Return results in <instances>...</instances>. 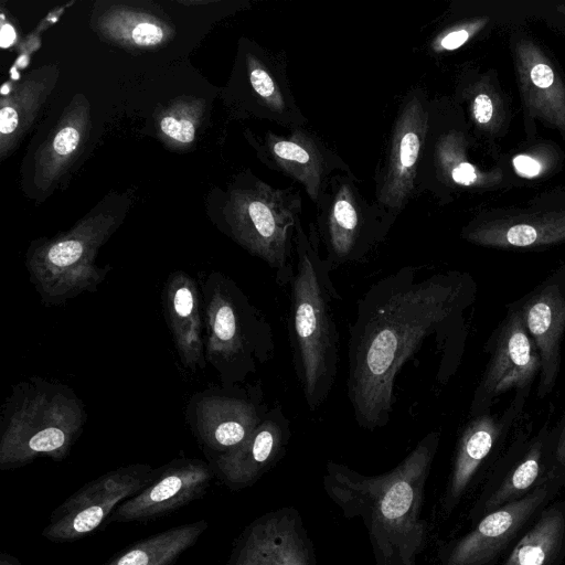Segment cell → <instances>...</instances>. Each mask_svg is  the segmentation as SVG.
<instances>
[{
  "mask_svg": "<svg viewBox=\"0 0 565 565\" xmlns=\"http://www.w3.org/2000/svg\"><path fill=\"white\" fill-rule=\"evenodd\" d=\"M439 441L440 431L428 433L395 468L376 476L327 462L323 489L347 519L362 520L375 565H416L426 547L422 510Z\"/></svg>",
  "mask_w": 565,
  "mask_h": 565,
  "instance_id": "7a4b0ae2",
  "label": "cell"
},
{
  "mask_svg": "<svg viewBox=\"0 0 565 565\" xmlns=\"http://www.w3.org/2000/svg\"><path fill=\"white\" fill-rule=\"evenodd\" d=\"M513 166L518 173L529 178L540 174L542 170V166L536 159L525 154L514 157Z\"/></svg>",
  "mask_w": 565,
  "mask_h": 565,
  "instance_id": "e575fe53",
  "label": "cell"
},
{
  "mask_svg": "<svg viewBox=\"0 0 565 565\" xmlns=\"http://www.w3.org/2000/svg\"><path fill=\"white\" fill-rule=\"evenodd\" d=\"M546 480L565 487V411L546 436Z\"/></svg>",
  "mask_w": 565,
  "mask_h": 565,
  "instance_id": "1f68e13d",
  "label": "cell"
},
{
  "mask_svg": "<svg viewBox=\"0 0 565 565\" xmlns=\"http://www.w3.org/2000/svg\"><path fill=\"white\" fill-rule=\"evenodd\" d=\"M90 129L89 100L84 94H76L38 149L33 182L39 190L52 189L65 175L88 140Z\"/></svg>",
  "mask_w": 565,
  "mask_h": 565,
  "instance_id": "44dd1931",
  "label": "cell"
},
{
  "mask_svg": "<svg viewBox=\"0 0 565 565\" xmlns=\"http://www.w3.org/2000/svg\"><path fill=\"white\" fill-rule=\"evenodd\" d=\"M196 430L203 443L213 450L226 452L242 444L262 422L259 413L249 401L210 396L196 406Z\"/></svg>",
  "mask_w": 565,
  "mask_h": 565,
  "instance_id": "cb8c5ba5",
  "label": "cell"
},
{
  "mask_svg": "<svg viewBox=\"0 0 565 565\" xmlns=\"http://www.w3.org/2000/svg\"><path fill=\"white\" fill-rule=\"evenodd\" d=\"M222 211L228 235L273 268L280 286L289 284L301 212L299 190L274 188L253 173H245L228 190Z\"/></svg>",
  "mask_w": 565,
  "mask_h": 565,
  "instance_id": "277c9868",
  "label": "cell"
},
{
  "mask_svg": "<svg viewBox=\"0 0 565 565\" xmlns=\"http://www.w3.org/2000/svg\"><path fill=\"white\" fill-rule=\"evenodd\" d=\"M214 470L200 459L180 458L158 469L137 494L125 500L108 518L111 522H147L168 515L202 497Z\"/></svg>",
  "mask_w": 565,
  "mask_h": 565,
  "instance_id": "ac0fdd59",
  "label": "cell"
},
{
  "mask_svg": "<svg viewBox=\"0 0 565 565\" xmlns=\"http://www.w3.org/2000/svg\"><path fill=\"white\" fill-rule=\"evenodd\" d=\"M205 520L181 524L140 540L104 565H172L207 530Z\"/></svg>",
  "mask_w": 565,
  "mask_h": 565,
  "instance_id": "f1b7e54d",
  "label": "cell"
},
{
  "mask_svg": "<svg viewBox=\"0 0 565 565\" xmlns=\"http://www.w3.org/2000/svg\"><path fill=\"white\" fill-rule=\"evenodd\" d=\"M548 422L536 433H520L497 458L468 513L475 524L479 519L516 501L546 482V436Z\"/></svg>",
  "mask_w": 565,
  "mask_h": 565,
  "instance_id": "9a60e30c",
  "label": "cell"
},
{
  "mask_svg": "<svg viewBox=\"0 0 565 565\" xmlns=\"http://www.w3.org/2000/svg\"><path fill=\"white\" fill-rule=\"evenodd\" d=\"M463 237L476 245L497 248H535L565 241V213L471 225Z\"/></svg>",
  "mask_w": 565,
  "mask_h": 565,
  "instance_id": "d4e9b609",
  "label": "cell"
},
{
  "mask_svg": "<svg viewBox=\"0 0 565 565\" xmlns=\"http://www.w3.org/2000/svg\"><path fill=\"white\" fill-rule=\"evenodd\" d=\"M521 90L527 107L548 124L565 131V86L531 41L515 46Z\"/></svg>",
  "mask_w": 565,
  "mask_h": 565,
  "instance_id": "603a6c76",
  "label": "cell"
},
{
  "mask_svg": "<svg viewBox=\"0 0 565 565\" xmlns=\"http://www.w3.org/2000/svg\"><path fill=\"white\" fill-rule=\"evenodd\" d=\"M556 9L561 14L565 15V4H559Z\"/></svg>",
  "mask_w": 565,
  "mask_h": 565,
  "instance_id": "8d00e7d4",
  "label": "cell"
},
{
  "mask_svg": "<svg viewBox=\"0 0 565 565\" xmlns=\"http://www.w3.org/2000/svg\"><path fill=\"white\" fill-rule=\"evenodd\" d=\"M461 138L449 132L441 135L434 148V163L437 177L446 183L472 186L484 182V175L476 166L466 160Z\"/></svg>",
  "mask_w": 565,
  "mask_h": 565,
  "instance_id": "4dcf8cb0",
  "label": "cell"
},
{
  "mask_svg": "<svg viewBox=\"0 0 565 565\" xmlns=\"http://www.w3.org/2000/svg\"><path fill=\"white\" fill-rule=\"evenodd\" d=\"M316 207L315 225L326 252L323 257L332 270L365 262L397 217L376 202H369L354 174L344 172L331 177Z\"/></svg>",
  "mask_w": 565,
  "mask_h": 565,
  "instance_id": "8992f818",
  "label": "cell"
},
{
  "mask_svg": "<svg viewBox=\"0 0 565 565\" xmlns=\"http://www.w3.org/2000/svg\"><path fill=\"white\" fill-rule=\"evenodd\" d=\"M0 565H23L18 558L11 554L2 552L0 554Z\"/></svg>",
  "mask_w": 565,
  "mask_h": 565,
  "instance_id": "d590c367",
  "label": "cell"
},
{
  "mask_svg": "<svg viewBox=\"0 0 565 565\" xmlns=\"http://www.w3.org/2000/svg\"><path fill=\"white\" fill-rule=\"evenodd\" d=\"M289 438V420L276 406L242 444L216 458L218 477L233 490L253 486L285 455Z\"/></svg>",
  "mask_w": 565,
  "mask_h": 565,
  "instance_id": "ffe728a7",
  "label": "cell"
},
{
  "mask_svg": "<svg viewBox=\"0 0 565 565\" xmlns=\"http://www.w3.org/2000/svg\"><path fill=\"white\" fill-rule=\"evenodd\" d=\"M83 409L53 387L34 390L12 413L0 441V468H18L40 456L63 459L78 437Z\"/></svg>",
  "mask_w": 565,
  "mask_h": 565,
  "instance_id": "52a82bcc",
  "label": "cell"
},
{
  "mask_svg": "<svg viewBox=\"0 0 565 565\" xmlns=\"http://www.w3.org/2000/svg\"><path fill=\"white\" fill-rule=\"evenodd\" d=\"M227 565H317L298 510L282 507L252 521L235 541Z\"/></svg>",
  "mask_w": 565,
  "mask_h": 565,
  "instance_id": "2e32d148",
  "label": "cell"
},
{
  "mask_svg": "<svg viewBox=\"0 0 565 565\" xmlns=\"http://www.w3.org/2000/svg\"><path fill=\"white\" fill-rule=\"evenodd\" d=\"M320 247L315 223L306 232L299 218L294 237L296 266L289 281L288 331L295 372L311 412L330 395L339 363L333 302L340 296Z\"/></svg>",
  "mask_w": 565,
  "mask_h": 565,
  "instance_id": "3957f363",
  "label": "cell"
},
{
  "mask_svg": "<svg viewBox=\"0 0 565 565\" xmlns=\"http://www.w3.org/2000/svg\"><path fill=\"white\" fill-rule=\"evenodd\" d=\"M559 491L557 484L546 481L527 495L486 514L470 531L440 548V565H497Z\"/></svg>",
  "mask_w": 565,
  "mask_h": 565,
  "instance_id": "7c38bea8",
  "label": "cell"
},
{
  "mask_svg": "<svg viewBox=\"0 0 565 565\" xmlns=\"http://www.w3.org/2000/svg\"><path fill=\"white\" fill-rule=\"evenodd\" d=\"M60 76L57 64L31 71L0 102V159L10 156L25 136Z\"/></svg>",
  "mask_w": 565,
  "mask_h": 565,
  "instance_id": "7402d4cb",
  "label": "cell"
},
{
  "mask_svg": "<svg viewBox=\"0 0 565 565\" xmlns=\"http://www.w3.org/2000/svg\"><path fill=\"white\" fill-rule=\"evenodd\" d=\"M518 302L540 355L536 396L544 399L556 386L561 371L565 335V265L546 276Z\"/></svg>",
  "mask_w": 565,
  "mask_h": 565,
  "instance_id": "e0dca14e",
  "label": "cell"
},
{
  "mask_svg": "<svg viewBox=\"0 0 565 565\" xmlns=\"http://www.w3.org/2000/svg\"><path fill=\"white\" fill-rule=\"evenodd\" d=\"M477 289L468 273L424 276L419 267L405 266L362 296L350 327L347 374L348 397L361 428L387 425L397 373L430 338L461 360L466 313Z\"/></svg>",
  "mask_w": 565,
  "mask_h": 565,
  "instance_id": "6da1fadb",
  "label": "cell"
},
{
  "mask_svg": "<svg viewBox=\"0 0 565 565\" xmlns=\"http://www.w3.org/2000/svg\"><path fill=\"white\" fill-rule=\"evenodd\" d=\"M169 327L182 362L195 367L202 361L203 341L198 294L193 280L184 275H174L164 296Z\"/></svg>",
  "mask_w": 565,
  "mask_h": 565,
  "instance_id": "83f0119b",
  "label": "cell"
},
{
  "mask_svg": "<svg viewBox=\"0 0 565 565\" xmlns=\"http://www.w3.org/2000/svg\"><path fill=\"white\" fill-rule=\"evenodd\" d=\"M484 351L489 360L473 392L469 417L491 411L510 390L531 392L539 376L540 355L526 330L518 300L508 306L504 318L490 334Z\"/></svg>",
  "mask_w": 565,
  "mask_h": 565,
  "instance_id": "9c48e42d",
  "label": "cell"
},
{
  "mask_svg": "<svg viewBox=\"0 0 565 565\" xmlns=\"http://www.w3.org/2000/svg\"><path fill=\"white\" fill-rule=\"evenodd\" d=\"M486 23V19H477L460 25L451 26L435 36L430 43V49L435 53L454 51L462 46Z\"/></svg>",
  "mask_w": 565,
  "mask_h": 565,
  "instance_id": "d6a6232c",
  "label": "cell"
},
{
  "mask_svg": "<svg viewBox=\"0 0 565 565\" xmlns=\"http://www.w3.org/2000/svg\"><path fill=\"white\" fill-rule=\"evenodd\" d=\"M430 128L428 103L420 89L401 104L392 126L384 164L375 177V202L397 216L413 196Z\"/></svg>",
  "mask_w": 565,
  "mask_h": 565,
  "instance_id": "8fae6325",
  "label": "cell"
},
{
  "mask_svg": "<svg viewBox=\"0 0 565 565\" xmlns=\"http://www.w3.org/2000/svg\"><path fill=\"white\" fill-rule=\"evenodd\" d=\"M149 465L119 467L84 484L51 514L42 536L52 542H73L95 532L127 499L157 475Z\"/></svg>",
  "mask_w": 565,
  "mask_h": 565,
  "instance_id": "30bf717a",
  "label": "cell"
},
{
  "mask_svg": "<svg viewBox=\"0 0 565 565\" xmlns=\"http://www.w3.org/2000/svg\"><path fill=\"white\" fill-rule=\"evenodd\" d=\"M249 141L259 160L300 184L316 205L331 177L352 173L350 167L324 141L306 126L292 127L288 135L267 131Z\"/></svg>",
  "mask_w": 565,
  "mask_h": 565,
  "instance_id": "5bb4252c",
  "label": "cell"
},
{
  "mask_svg": "<svg viewBox=\"0 0 565 565\" xmlns=\"http://www.w3.org/2000/svg\"><path fill=\"white\" fill-rule=\"evenodd\" d=\"M205 109L202 98L174 99L158 117V130L162 140L174 148H186L196 137Z\"/></svg>",
  "mask_w": 565,
  "mask_h": 565,
  "instance_id": "f546056e",
  "label": "cell"
},
{
  "mask_svg": "<svg viewBox=\"0 0 565 565\" xmlns=\"http://www.w3.org/2000/svg\"><path fill=\"white\" fill-rule=\"evenodd\" d=\"M530 393L514 392L508 406L500 413L489 411L469 417L458 436L441 500L445 518L458 507L481 472L494 463L507 437L521 418Z\"/></svg>",
  "mask_w": 565,
  "mask_h": 565,
  "instance_id": "4fadbf2b",
  "label": "cell"
},
{
  "mask_svg": "<svg viewBox=\"0 0 565 565\" xmlns=\"http://www.w3.org/2000/svg\"><path fill=\"white\" fill-rule=\"evenodd\" d=\"M493 102L487 93H478L471 103L473 120L480 126H488L493 118Z\"/></svg>",
  "mask_w": 565,
  "mask_h": 565,
  "instance_id": "836d02e7",
  "label": "cell"
},
{
  "mask_svg": "<svg viewBox=\"0 0 565 565\" xmlns=\"http://www.w3.org/2000/svg\"><path fill=\"white\" fill-rule=\"evenodd\" d=\"M207 324L209 354L234 379L255 371L257 363L273 355L269 323L228 280H220L210 290Z\"/></svg>",
  "mask_w": 565,
  "mask_h": 565,
  "instance_id": "ba28073f",
  "label": "cell"
},
{
  "mask_svg": "<svg viewBox=\"0 0 565 565\" xmlns=\"http://www.w3.org/2000/svg\"><path fill=\"white\" fill-rule=\"evenodd\" d=\"M96 31L105 40L130 49H152L168 43L174 30L149 9L116 3L100 12Z\"/></svg>",
  "mask_w": 565,
  "mask_h": 565,
  "instance_id": "4316f807",
  "label": "cell"
},
{
  "mask_svg": "<svg viewBox=\"0 0 565 565\" xmlns=\"http://www.w3.org/2000/svg\"><path fill=\"white\" fill-rule=\"evenodd\" d=\"M565 559V501L544 507L508 553L502 565H562Z\"/></svg>",
  "mask_w": 565,
  "mask_h": 565,
  "instance_id": "484cf974",
  "label": "cell"
},
{
  "mask_svg": "<svg viewBox=\"0 0 565 565\" xmlns=\"http://www.w3.org/2000/svg\"><path fill=\"white\" fill-rule=\"evenodd\" d=\"M124 214V205L102 202L71 231L30 254L31 277L45 298L61 301L97 285L102 276L94 264L95 257Z\"/></svg>",
  "mask_w": 565,
  "mask_h": 565,
  "instance_id": "5b68a950",
  "label": "cell"
},
{
  "mask_svg": "<svg viewBox=\"0 0 565 565\" xmlns=\"http://www.w3.org/2000/svg\"><path fill=\"white\" fill-rule=\"evenodd\" d=\"M244 88L250 113L279 126H306L307 117L290 89L287 57L254 42L243 49Z\"/></svg>",
  "mask_w": 565,
  "mask_h": 565,
  "instance_id": "d6986e66",
  "label": "cell"
}]
</instances>
